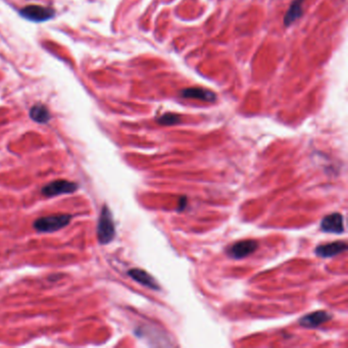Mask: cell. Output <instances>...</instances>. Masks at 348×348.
Listing matches in <instances>:
<instances>
[{"mask_svg":"<svg viewBox=\"0 0 348 348\" xmlns=\"http://www.w3.org/2000/svg\"><path fill=\"white\" fill-rule=\"evenodd\" d=\"M115 235V228L112 218V214L107 205H104L101 209L98 226L97 237L101 244H107L113 240Z\"/></svg>","mask_w":348,"mask_h":348,"instance_id":"cell-1","label":"cell"},{"mask_svg":"<svg viewBox=\"0 0 348 348\" xmlns=\"http://www.w3.org/2000/svg\"><path fill=\"white\" fill-rule=\"evenodd\" d=\"M70 214H53L36 219L33 223L36 231L41 233H52L66 227L70 219Z\"/></svg>","mask_w":348,"mask_h":348,"instance_id":"cell-2","label":"cell"},{"mask_svg":"<svg viewBox=\"0 0 348 348\" xmlns=\"http://www.w3.org/2000/svg\"><path fill=\"white\" fill-rule=\"evenodd\" d=\"M77 189L78 184L74 182H69L66 180H56L44 186L41 192L44 196L53 197L61 194H70Z\"/></svg>","mask_w":348,"mask_h":348,"instance_id":"cell-3","label":"cell"},{"mask_svg":"<svg viewBox=\"0 0 348 348\" xmlns=\"http://www.w3.org/2000/svg\"><path fill=\"white\" fill-rule=\"evenodd\" d=\"M20 15L33 21H45L52 18L55 14L53 9L41 5H28L20 10Z\"/></svg>","mask_w":348,"mask_h":348,"instance_id":"cell-4","label":"cell"},{"mask_svg":"<svg viewBox=\"0 0 348 348\" xmlns=\"http://www.w3.org/2000/svg\"><path fill=\"white\" fill-rule=\"evenodd\" d=\"M258 244L255 240H243L231 245L228 249V254L232 258L240 259L244 258L250 253L254 252Z\"/></svg>","mask_w":348,"mask_h":348,"instance_id":"cell-5","label":"cell"},{"mask_svg":"<svg viewBox=\"0 0 348 348\" xmlns=\"http://www.w3.org/2000/svg\"><path fill=\"white\" fill-rule=\"evenodd\" d=\"M320 230L322 232L332 234L343 233L344 232L343 216L338 212L326 215L320 221Z\"/></svg>","mask_w":348,"mask_h":348,"instance_id":"cell-6","label":"cell"},{"mask_svg":"<svg viewBox=\"0 0 348 348\" xmlns=\"http://www.w3.org/2000/svg\"><path fill=\"white\" fill-rule=\"evenodd\" d=\"M347 249V244L343 241H336L333 243L321 244L314 249V252L317 256L328 258L338 255L339 253L344 252Z\"/></svg>","mask_w":348,"mask_h":348,"instance_id":"cell-7","label":"cell"},{"mask_svg":"<svg viewBox=\"0 0 348 348\" xmlns=\"http://www.w3.org/2000/svg\"><path fill=\"white\" fill-rule=\"evenodd\" d=\"M332 314L325 310H318L308 313L300 318L299 324L305 328H315L332 318Z\"/></svg>","mask_w":348,"mask_h":348,"instance_id":"cell-8","label":"cell"},{"mask_svg":"<svg viewBox=\"0 0 348 348\" xmlns=\"http://www.w3.org/2000/svg\"><path fill=\"white\" fill-rule=\"evenodd\" d=\"M181 96L184 98H193L207 102H214L216 99V95L210 91L200 87H191L181 91Z\"/></svg>","mask_w":348,"mask_h":348,"instance_id":"cell-9","label":"cell"},{"mask_svg":"<svg viewBox=\"0 0 348 348\" xmlns=\"http://www.w3.org/2000/svg\"><path fill=\"white\" fill-rule=\"evenodd\" d=\"M128 275L135 280L136 282L150 288L153 290H159V286L157 284V282L154 280L153 277H151L148 272H146L143 269H139V268H133L130 269L128 271Z\"/></svg>","mask_w":348,"mask_h":348,"instance_id":"cell-10","label":"cell"},{"mask_svg":"<svg viewBox=\"0 0 348 348\" xmlns=\"http://www.w3.org/2000/svg\"><path fill=\"white\" fill-rule=\"evenodd\" d=\"M303 1L304 0H294L291 3V5L285 14V17H284V24L286 27H288L289 24L294 22L296 19H298L302 15V13H303V7H302Z\"/></svg>","mask_w":348,"mask_h":348,"instance_id":"cell-11","label":"cell"},{"mask_svg":"<svg viewBox=\"0 0 348 348\" xmlns=\"http://www.w3.org/2000/svg\"><path fill=\"white\" fill-rule=\"evenodd\" d=\"M30 116L33 120L39 123H45L50 119L48 109L42 104H36L30 109Z\"/></svg>","mask_w":348,"mask_h":348,"instance_id":"cell-12","label":"cell"},{"mask_svg":"<svg viewBox=\"0 0 348 348\" xmlns=\"http://www.w3.org/2000/svg\"><path fill=\"white\" fill-rule=\"evenodd\" d=\"M157 122L161 126H172L181 122V116L176 113H164L157 118Z\"/></svg>","mask_w":348,"mask_h":348,"instance_id":"cell-13","label":"cell"}]
</instances>
